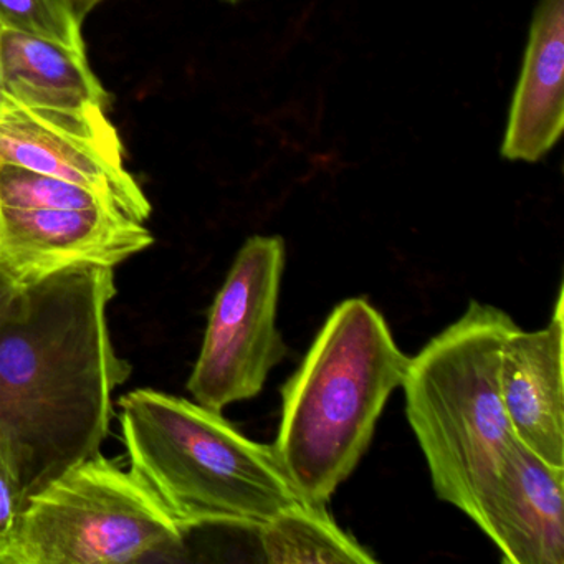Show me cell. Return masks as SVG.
<instances>
[{
  "instance_id": "9a60e30c",
  "label": "cell",
  "mask_w": 564,
  "mask_h": 564,
  "mask_svg": "<svg viewBox=\"0 0 564 564\" xmlns=\"http://www.w3.org/2000/svg\"><path fill=\"white\" fill-rule=\"evenodd\" d=\"M82 25L64 0H0V31L19 32L87 52Z\"/></svg>"
},
{
  "instance_id": "ac0fdd59",
  "label": "cell",
  "mask_w": 564,
  "mask_h": 564,
  "mask_svg": "<svg viewBox=\"0 0 564 564\" xmlns=\"http://www.w3.org/2000/svg\"><path fill=\"white\" fill-rule=\"evenodd\" d=\"M64 2L67 4V8L70 9L75 19L84 24L85 19H87L90 12L94 11L95 8H98L104 0H64Z\"/></svg>"
},
{
  "instance_id": "6da1fadb",
  "label": "cell",
  "mask_w": 564,
  "mask_h": 564,
  "mask_svg": "<svg viewBox=\"0 0 564 564\" xmlns=\"http://www.w3.org/2000/svg\"><path fill=\"white\" fill-rule=\"evenodd\" d=\"M115 269L78 265L24 286L0 319V434L25 494L100 452L131 365L111 341Z\"/></svg>"
},
{
  "instance_id": "ffe728a7",
  "label": "cell",
  "mask_w": 564,
  "mask_h": 564,
  "mask_svg": "<svg viewBox=\"0 0 564 564\" xmlns=\"http://www.w3.org/2000/svg\"><path fill=\"white\" fill-rule=\"evenodd\" d=\"M224 2H227V4H240V2H246V0H224Z\"/></svg>"
},
{
  "instance_id": "277c9868",
  "label": "cell",
  "mask_w": 564,
  "mask_h": 564,
  "mask_svg": "<svg viewBox=\"0 0 564 564\" xmlns=\"http://www.w3.org/2000/svg\"><path fill=\"white\" fill-rule=\"evenodd\" d=\"M517 328L503 310L470 302L409 359L401 386L435 494L474 523L514 442L498 376L501 349Z\"/></svg>"
},
{
  "instance_id": "5bb4252c",
  "label": "cell",
  "mask_w": 564,
  "mask_h": 564,
  "mask_svg": "<svg viewBox=\"0 0 564 564\" xmlns=\"http://www.w3.org/2000/svg\"><path fill=\"white\" fill-rule=\"evenodd\" d=\"M0 207H14V209L110 207V209H117L94 191L9 163H0Z\"/></svg>"
},
{
  "instance_id": "ba28073f",
  "label": "cell",
  "mask_w": 564,
  "mask_h": 564,
  "mask_svg": "<svg viewBox=\"0 0 564 564\" xmlns=\"http://www.w3.org/2000/svg\"><path fill=\"white\" fill-rule=\"evenodd\" d=\"M153 242L143 223L110 207H0V269L22 289L72 267L115 269Z\"/></svg>"
},
{
  "instance_id": "8fae6325",
  "label": "cell",
  "mask_w": 564,
  "mask_h": 564,
  "mask_svg": "<svg viewBox=\"0 0 564 564\" xmlns=\"http://www.w3.org/2000/svg\"><path fill=\"white\" fill-rule=\"evenodd\" d=\"M563 128L564 0H538L501 156L536 163L553 150Z\"/></svg>"
},
{
  "instance_id": "d6986e66",
  "label": "cell",
  "mask_w": 564,
  "mask_h": 564,
  "mask_svg": "<svg viewBox=\"0 0 564 564\" xmlns=\"http://www.w3.org/2000/svg\"><path fill=\"white\" fill-rule=\"evenodd\" d=\"M6 101V94H4V82H2V68H0V107H2V104Z\"/></svg>"
},
{
  "instance_id": "7c38bea8",
  "label": "cell",
  "mask_w": 564,
  "mask_h": 564,
  "mask_svg": "<svg viewBox=\"0 0 564 564\" xmlns=\"http://www.w3.org/2000/svg\"><path fill=\"white\" fill-rule=\"evenodd\" d=\"M0 68L9 100L78 118L107 117L110 97L87 52L19 32L0 31Z\"/></svg>"
},
{
  "instance_id": "3957f363",
  "label": "cell",
  "mask_w": 564,
  "mask_h": 564,
  "mask_svg": "<svg viewBox=\"0 0 564 564\" xmlns=\"http://www.w3.org/2000/svg\"><path fill=\"white\" fill-rule=\"evenodd\" d=\"M409 356L365 299L339 303L282 386L276 455L300 497L326 505L371 444Z\"/></svg>"
},
{
  "instance_id": "9c48e42d",
  "label": "cell",
  "mask_w": 564,
  "mask_h": 564,
  "mask_svg": "<svg viewBox=\"0 0 564 564\" xmlns=\"http://www.w3.org/2000/svg\"><path fill=\"white\" fill-rule=\"evenodd\" d=\"M564 468L514 438L475 524L510 564L564 563Z\"/></svg>"
},
{
  "instance_id": "2e32d148",
  "label": "cell",
  "mask_w": 564,
  "mask_h": 564,
  "mask_svg": "<svg viewBox=\"0 0 564 564\" xmlns=\"http://www.w3.org/2000/svg\"><path fill=\"white\" fill-rule=\"evenodd\" d=\"M25 501L28 494L21 468L8 438L0 434V547L14 534Z\"/></svg>"
},
{
  "instance_id": "4fadbf2b",
  "label": "cell",
  "mask_w": 564,
  "mask_h": 564,
  "mask_svg": "<svg viewBox=\"0 0 564 564\" xmlns=\"http://www.w3.org/2000/svg\"><path fill=\"white\" fill-rule=\"evenodd\" d=\"M257 531L267 563H376V557L333 520L326 505L299 501Z\"/></svg>"
},
{
  "instance_id": "30bf717a",
  "label": "cell",
  "mask_w": 564,
  "mask_h": 564,
  "mask_svg": "<svg viewBox=\"0 0 564 564\" xmlns=\"http://www.w3.org/2000/svg\"><path fill=\"white\" fill-rule=\"evenodd\" d=\"M564 310L560 290L546 328L518 326L501 349L500 392L514 438L564 468Z\"/></svg>"
},
{
  "instance_id": "e0dca14e",
  "label": "cell",
  "mask_w": 564,
  "mask_h": 564,
  "mask_svg": "<svg viewBox=\"0 0 564 564\" xmlns=\"http://www.w3.org/2000/svg\"><path fill=\"white\" fill-rule=\"evenodd\" d=\"M21 290L22 286L14 279H11L4 270L0 269V319L4 318L6 313L11 308L12 302Z\"/></svg>"
},
{
  "instance_id": "5b68a950",
  "label": "cell",
  "mask_w": 564,
  "mask_h": 564,
  "mask_svg": "<svg viewBox=\"0 0 564 564\" xmlns=\"http://www.w3.org/2000/svg\"><path fill=\"white\" fill-rule=\"evenodd\" d=\"M184 533L153 491L101 452L25 501L0 564H121L183 546Z\"/></svg>"
},
{
  "instance_id": "8992f818",
  "label": "cell",
  "mask_w": 564,
  "mask_h": 564,
  "mask_svg": "<svg viewBox=\"0 0 564 564\" xmlns=\"http://www.w3.org/2000/svg\"><path fill=\"white\" fill-rule=\"evenodd\" d=\"M285 242L253 236L237 253L217 292L199 358L187 381L194 401L223 411L263 391L270 371L286 356L276 326Z\"/></svg>"
},
{
  "instance_id": "52a82bcc",
  "label": "cell",
  "mask_w": 564,
  "mask_h": 564,
  "mask_svg": "<svg viewBox=\"0 0 564 564\" xmlns=\"http://www.w3.org/2000/svg\"><path fill=\"white\" fill-rule=\"evenodd\" d=\"M0 163L18 164L94 191L124 216L147 223L151 203L124 166L123 143L110 118H78L0 107Z\"/></svg>"
},
{
  "instance_id": "7a4b0ae2",
  "label": "cell",
  "mask_w": 564,
  "mask_h": 564,
  "mask_svg": "<svg viewBox=\"0 0 564 564\" xmlns=\"http://www.w3.org/2000/svg\"><path fill=\"white\" fill-rule=\"evenodd\" d=\"M130 470L174 523L259 530L299 501L273 445L237 431L223 411L156 389L120 399Z\"/></svg>"
}]
</instances>
